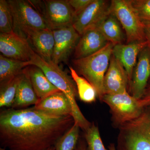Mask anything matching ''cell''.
I'll return each instance as SVG.
<instances>
[{
  "label": "cell",
  "mask_w": 150,
  "mask_h": 150,
  "mask_svg": "<svg viewBox=\"0 0 150 150\" xmlns=\"http://www.w3.org/2000/svg\"><path fill=\"white\" fill-rule=\"evenodd\" d=\"M72 116L50 115L35 108L3 109L0 144L10 150H46L73 126Z\"/></svg>",
  "instance_id": "cell-1"
},
{
  "label": "cell",
  "mask_w": 150,
  "mask_h": 150,
  "mask_svg": "<svg viewBox=\"0 0 150 150\" xmlns=\"http://www.w3.org/2000/svg\"><path fill=\"white\" fill-rule=\"evenodd\" d=\"M30 62L31 65L41 69L51 83L66 96L71 106L72 116L74 123L79 125L84 132L87 131L91 126V123L84 116L77 103L76 97L78 93L74 81L59 65L52 61H45L35 52L32 55Z\"/></svg>",
  "instance_id": "cell-2"
},
{
  "label": "cell",
  "mask_w": 150,
  "mask_h": 150,
  "mask_svg": "<svg viewBox=\"0 0 150 150\" xmlns=\"http://www.w3.org/2000/svg\"><path fill=\"white\" fill-rule=\"evenodd\" d=\"M114 46L109 42L102 49L90 56L73 60L75 70L93 86L100 100L104 95L103 80L109 67Z\"/></svg>",
  "instance_id": "cell-3"
},
{
  "label": "cell",
  "mask_w": 150,
  "mask_h": 150,
  "mask_svg": "<svg viewBox=\"0 0 150 150\" xmlns=\"http://www.w3.org/2000/svg\"><path fill=\"white\" fill-rule=\"evenodd\" d=\"M116 150H150V110L119 127Z\"/></svg>",
  "instance_id": "cell-4"
},
{
  "label": "cell",
  "mask_w": 150,
  "mask_h": 150,
  "mask_svg": "<svg viewBox=\"0 0 150 150\" xmlns=\"http://www.w3.org/2000/svg\"><path fill=\"white\" fill-rule=\"evenodd\" d=\"M8 1L12 15L13 32L17 35L26 39L31 31L48 29L43 17L29 0H8Z\"/></svg>",
  "instance_id": "cell-5"
},
{
  "label": "cell",
  "mask_w": 150,
  "mask_h": 150,
  "mask_svg": "<svg viewBox=\"0 0 150 150\" xmlns=\"http://www.w3.org/2000/svg\"><path fill=\"white\" fill-rule=\"evenodd\" d=\"M32 4L43 17L48 29H61L72 25L74 11L68 0L33 1Z\"/></svg>",
  "instance_id": "cell-6"
},
{
  "label": "cell",
  "mask_w": 150,
  "mask_h": 150,
  "mask_svg": "<svg viewBox=\"0 0 150 150\" xmlns=\"http://www.w3.org/2000/svg\"><path fill=\"white\" fill-rule=\"evenodd\" d=\"M101 101L110 108L113 124L118 128L139 117L145 109L140 106L138 100L128 92L105 94Z\"/></svg>",
  "instance_id": "cell-7"
},
{
  "label": "cell",
  "mask_w": 150,
  "mask_h": 150,
  "mask_svg": "<svg viewBox=\"0 0 150 150\" xmlns=\"http://www.w3.org/2000/svg\"><path fill=\"white\" fill-rule=\"evenodd\" d=\"M110 11L125 31L127 43L146 41L145 26L134 11L130 0L110 1Z\"/></svg>",
  "instance_id": "cell-8"
},
{
  "label": "cell",
  "mask_w": 150,
  "mask_h": 150,
  "mask_svg": "<svg viewBox=\"0 0 150 150\" xmlns=\"http://www.w3.org/2000/svg\"><path fill=\"white\" fill-rule=\"evenodd\" d=\"M110 1L93 0L83 11L75 16L72 25L81 35L91 28H96L110 13Z\"/></svg>",
  "instance_id": "cell-9"
},
{
  "label": "cell",
  "mask_w": 150,
  "mask_h": 150,
  "mask_svg": "<svg viewBox=\"0 0 150 150\" xmlns=\"http://www.w3.org/2000/svg\"><path fill=\"white\" fill-rule=\"evenodd\" d=\"M54 34V47L52 61L56 64L66 62L74 52L81 35L72 25L52 30Z\"/></svg>",
  "instance_id": "cell-10"
},
{
  "label": "cell",
  "mask_w": 150,
  "mask_h": 150,
  "mask_svg": "<svg viewBox=\"0 0 150 150\" xmlns=\"http://www.w3.org/2000/svg\"><path fill=\"white\" fill-rule=\"evenodd\" d=\"M150 79V46L149 45L140 52L129 87L131 95L140 100L147 87Z\"/></svg>",
  "instance_id": "cell-11"
},
{
  "label": "cell",
  "mask_w": 150,
  "mask_h": 150,
  "mask_svg": "<svg viewBox=\"0 0 150 150\" xmlns=\"http://www.w3.org/2000/svg\"><path fill=\"white\" fill-rule=\"evenodd\" d=\"M0 51L5 57L23 62H30L35 53L26 39L14 32L0 33Z\"/></svg>",
  "instance_id": "cell-12"
},
{
  "label": "cell",
  "mask_w": 150,
  "mask_h": 150,
  "mask_svg": "<svg viewBox=\"0 0 150 150\" xmlns=\"http://www.w3.org/2000/svg\"><path fill=\"white\" fill-rule=\"evenodd\" d=\"M129 84V76L126 70L121 62L112 55L103 80L104 95L128 92Z\"/></svg>",
  "instance_id": "cell-13"
},
{
  "label": "cell",
  "mask_w": 150,
  "mask_h": 150,
  "mask_svg": "<svg viewBox=\"0 0 150 150\" xmlns=\"http://www.w3.org/2000/svg\"><path fill=\"white\" fill-rule=\"evenodd\" d=\"M148 45L146 40L117 44L113 46L112 55L121 62L126 70L129 76V84L140 53Z\"/></svg>",
  "instance_id": "cell-14"
},
{
  "label": "cell",
  "mask_w": 150,
  "mask_h": 150,
  "mask_svg": "<svg viewBox=\"0 0 150 150\" xmlns=\"http://www.w3.org/2000/svg\"><path fill=\"white\" fill-rule=\"evenodd\" d=\"M109 43L99 29L87 30L81 35L74 52V59L85 58L96 53Z\"/></svg>",
  "instance_id": "cell-15"
},
{
  "label": "cell",
  "mask_w": 150,
  "mask_h": 150,
  "mask_svg": "<svg viewBox=\"0 0 150 150\" xmlns=\"http://www.w3.org/2000/svg\"><path fill=\"white\" fill-rule=\"evenodd\" d=\"M33 51L45 61H52L54 38L49 29L36 30L30 33L26 38Z\"/></svg>",
  "instance_id": "cell-16"
},
{
  "label": "cell",
  "mask_w": 150,
  "mask_h": 150,
  "mask_svg": "<svg viewBox=\"0 0 150 150\" xmlns=\"http://www.w3.org/2000/svg\"><path fill=\"white\" fill-rule=\"evenodd\" d=\"M33 107L37 110L56 116H67L72 114L69 101L61 91L40 100Z\"/></svg>",
  "instance_id": "cell-17"
},
{
  "label": "cell",
  "mask_w": 150,
  "mask_h": 150,
  "mask_svg": "<svg viewBox=\"0 0 150 150\" xmlns=\"http://www.w3.org/2000/svg\"><path fill=\"white\" fill-rule=\"evenodd\" d=\"M24 69L19 75L15 98L11 108H24L29 105H35L40 100Z\"/></svg>",
  "instance_id": "cell-18"
},
{
  "label": "cell",
  "mask_w": 150,
  "mask_h": 150,
  "mask_svg": "<svg viewBox=\"0 0 150 150\" xmlns=\"http://www.w3.org/2000/svg\"><path fill=\"white\" fill-rule=\"evenodd\" d=\"M39 100L60 91L53 85L39 67L31 65L24 69Z\"/></svg>",
  "instance_id": "cell-19"
},
{
  "label": "cell",
  "mask_w": 150,
  "mask_h": 150,
  "mask_svg": "<svg viewBox=\"0 0 150 150\" xmlns=\"http://www.w3.org/2000/svg\"><path fill=\"white\" fill-rule=\"evenodd\" d=\"M96 28L100 30L108 42L114 45L123 44L126 40V34L121 23L111 13Z\"/></svg>",
  "instance_id": "cell-20"
},
{
  "label": "cell",
  "mask_w": 150,
  "mask_h": 150,
  "mask_svg": "<svg viewBox=\"0 0 150 150\" xmlns=\"http://www.w3.org/2000/svg\"><path fill=\"white\" fill-rule=\"evenodd\" d=\"M31 66L30 62H23L0 56V86L18 76L25 69Z\"/></svg>",
  "instance_id": "cell-21"
},
{
  "label": "cell",
  "mask_w": 150,
  "mask_h": 150,
  "mask_svg": "<svg viewBox=\"0 0 150 150\" xmlns=\"http://www.w3.org/2000/svg\"><path fill=\"white\" fill-rule=\"evenodd\" d=\"M69 69L71 77L76 86L80 99L86 103L95 102L98 95L93 86L84 78L81 76L72 67H70Z\"/></svg>",
  "instance_id": "cell-22"
},
{
  "label": "cell",
  "mask_w": 150,
  "mask_h": 150,
  "mask_svg": "<svg viewBox=\"0 0 150 150\" xmlns=\"http://www.w3.org/2000/svg\"><path fill=\"white\" fill-rule=\"evenodd\" d=\"M81 128L77 124L73 126L54 145L55 150H75L79 140Z\"/></svg>",
  "instance_id": "cell-23"
},
{
  "label": "cell",
  "mask_w": 150,
  "mask_h": 150,
  "mask_svg": "<svg viewBox=\"0 0 150 150\" xmlns=\"http://www.w3.org/2000/svg\"><path fill=\"white\" fill-rule=\"evenodd\" d=\"M19 75L0 86V107L11 108L16 95Z\"/></svg>",
  "instance_id": "cell-24"
},
{
  "label": "cell",
  "mask_w": 150,
  "mask_h": 150,
  "mask_svg": "<svg viewBox=\"0 0 150 150\" xmlns=\"http://www.w3.org/2000/svg\"><path fill=\"white\" fill-rule=\"evenodd\" d=\"M84 133L87 150H107L103 144L98 127L95 123H91V126Z\"/></svg>",
  "instance_id": "cell-25"
},
{
  "label": "cell",
  "mask_w": 150,
  "mask_h": 150,
  "mask_svg": "<svg viewBox=\"0 0 150 150\" xmlns=\"http://www.w3.org/2000/svg\"><path fill=\"white\" fill-rule=\"evenodd\" d=\"M0 32L9 33L13 32L12 15L8 1H0Z\"/></svg>",
  "instance_id": "cell-26"
},
{
  "label": "cell",
  "mask_w": 150,
  "mask_h": 150,
  "mask_svg": "<svg viewBox=\"0 0 150 150\" xmlns=\"http://www.w3.org/2000/svg\"><path fill=\"white\" fill-rule=\"evenodd\" d=\"M131 6L144 26L150 25V0H130Z\"/></svg>",
  "instance_id": "cell-27"
},
{
  "label": "cell",
  "mask_w": 150,
  "mask_h": 150,
  "mask_svg": "<svg viewBox=\"0 0 150 150\" xmlns=\"http://www.w3.org/2000/svg\"><path fill=\"white\" fill-rule=\"evenodd\" d=\"M93 1V0H68L74 11L75 16L83 11Z\"/></svg>",
  "instance_id": "cell-28"
},
{
  "label": "cell",
  "mask_w": 150,
  "mask_h": 150,
  "mask_svg": "<svg viewBox=\"0 0 150 150\" xmlns=\"http://www.w3.org/2000/svg\"><path fill=\"white\" fill-rule=\"evenodd\" d=\"M140 106L143 108L150 106V84L148 86L142 98L138 100Z\"/></svg>",
  "instance_id": "cell-29"
},
{
  "label": "cell",
  "mask_w": 150,
  "mask_h": 150,
  "mask_svg": "<svg viewBox=\"0 0 150 150\" xmlns=\"http://www.w3.org/2000/svg\"><path fill=\"white\" fill-rule=\"evenodd\" d=\"M75 150H87L85 139L80 137Z\"/></svg>",
  "instance_id": "cell-30"
},
{
  "label": "cell",
  "mask_w": 150,
  "mask_h": 150,
  "mask_svg": "<svg viewBox=\"0 0 150 150\" xmlns=\"http://www.w3.org/2000/svg\"><path fill=\"white\" fill-rule=\"evenodd\" d=\"M145 31L146 39L148 41L149 46H150V25L145 26Z\"/></svg>",
  "instance_id": "cell-31"
},
{
  "label": "cell",
  "mask_w": 150,
  "mask_h": 150,
  "mask_svg": "<svg viewBox=\"0 0 150 150\" xmlns=\"http://www.w3.org/2000/svg\"><path fill=\"white\" fill-rule=\"evenodd\" d=\"M108 149L109 150H116L115 145L113 143H111L109 144L108 146Z\"/></svg>",
  "instance_id": "cell-32"
},
{
  "label": "cell",
  "mask_w": 150,
  "mask_h": 150,
  "mask_svg": "<svg viewBox=\"0 0 150 150\" xmlns=\"http://www.w3.org/2000/svg\"><path fill=\"white\" fill-rule=\"evenodd\" d=\"M46 150H55V148H54V146H52L48 148V149H46Z\"/></svg>",
  "instance_id": "cell-33"
},
{
  "label": "cell",
  "mask_w": 150,
  "mask_h": 150,
  "mask_svg": "<svg viewBox=\"0 0 150 150\" xmlns=\"http://www.w3.org/2000/svg\"><path fill=\"white\" fill-rule=\"evenodd\" d=\"M0 150H7L6 149H4V148H0Z\"/></svg>",
  "instance_id": "cell-34"
},
{
  "label": "cell",
  "mask_w": 150,
  "mask_h": 150,
  "mask_svg": "<svg viewBox=\"0 0 150 150\" xmlns=\"http://www.w3.org/2000/svg\"><path fill=\"white\" fill-rule=\"evenodd\" d=\"M149 83H150V80H149Z\"/></svg>",
  "instance_id": "cell-35"
}]
</instances>
